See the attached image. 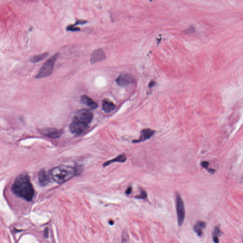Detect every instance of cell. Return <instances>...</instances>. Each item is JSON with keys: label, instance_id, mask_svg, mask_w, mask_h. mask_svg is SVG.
Here are the masks:
<instances>
[{"label": "cell", "instance_id": "obj_1", "mask_svg": "<svg viewBox=\"0 0 243 243\" xmlns=\"http://www.w3.org/2000/svg\"><path fill=\"white\" fill-rule=\"evenodd\" d=\"M12 190L17 196L29 201L34 197V189L26 174H21L17 177L13 184Z\"/></svg>", "mask_w": 243, "mask_h": 243}, {"label": "cell", "instance_id": "obj_2", "mask_svg": "<svg viewBox=\"0 0 243 243\" xmlns=\"http://www.w3.org/2000/svg\"><path fill=\"white\" fill-rule=\"evenodd\" d=\"M76 171L73 168L66 165H60L53 169L50 175L56 182L62 184L71 179L75 175Z\"/></svg>", "mask_w": 243, "mask_h": 243}, {"label": "cell", "instance_id": "obj_3", "mask_svg": "<svg viewBox=\"0 0 243 243\" xmlns=\"http://www.w3.org/2000/svg\"><path fill=\"white\" fill-rule=\"evenodd\" d=\"M59 54L57 53L54 55L53 56L46 61L38 71L37 75L36 76L37 78H42L48 77L51 75L53 70L54 65L56 60L59 57Z\"/></svg>", "mask_w": 243, "mask_h": 243}, {"label": "cell", "instance_id": "obj_4", "mask_svg": "<svg viewBox=\"0 0 243 243\" xmlns=\"http://www.w3.org/2000/svg\"><path fill=\"white\" fill-rule=\"evenodd\" d=\"M176 207L178 224L179 227H181L185 218V209L183 201L178 192L176 193Z\"/></svg>", "mask_w": 243, "mask_h": 243}, {"label": "cell", "instance_id": "obj_5", "mask_svg": "<svg viewBox=\"0 0 243 243\" xmlns=\"http://www.w3.org/2000/svg\"><path fill=\"white\" fill-rule=\"evenodd\" d=\"M89 126L88 124L77 119L75 117L73 121L69 125V130L71 132L75 135H81L88 130Z\"/></svg>", "mask_w": 243, "mask_h": 243}, {"label": "cell", "instance_id": "obj_6", "mask_svg": "<svg viewBox=\"0 0 243 243\" xmlns=\"http://www.w3.org/2000/svg\"><path fill=\"white\" fill-rule=\"evenodd\" d=\"M93 114L92 112L88 109H83L78 111L75 118L80 121L86 124L90 123L93 118Z\"/></svg>", "mask_w": 243, "mask_h": 243}, {"label": "cell", "instance_id": "obj_7", "mask_svg": "<svg viewBox=\"0 0 243 243\" xmlns=\"http://www.w3.org/2000/svg\"><path fill=\"white\" fill-rule=\"evenodd\" d=\"M115 81L120 86H126L133 83L134 79L131 75L125 74L119 75Z\"/></svg>", "mask_w": 243, "mask_h": 243}, {"label": "cell", "instance_id": "obj_8", "mask_svg": "<svg viewBox=\"0 0 243 243\" xmlns=\"http://www.w3.org/2000/svg\"><path fill=\"white\" fill-rule=\"evenodd\" d=\"M106 58V54L102 49H98L92 53L91 55L90 62L92 64L100 62Z\"/></svg>", "mask_w": 243, "mask_h": 243}, {"label": "cell", "instance_id": "obj_9", "mask_svg": "<svg viewBox=\"0 0 243 243\" xmlns=\"http://www.w3.org/2000/svg\"><path fill=\"white\" fill-rule=\"evenodd\" d=\"M155 131L149 128L143 129L141 131V136L138 140L132 141L133 143H139L148 140L154 136Z\"/></svg>", "mask_w": 243, "mask_h": 243}, {"label": "cell", "instance_id": "obj_10", "mask_svg": "<svg viewBox=\"0 0 243 243\" xmlns=\"http://www.w3.org/2000/svg\"><path fill=\"white\" fill-rule=\"evenodd\" d=\"M43 133L46 136L51 138H57L62 134V131L54 128H48L42 131Z\"/></svg>", "mask_w": 243, "mask_h": 243}, {"label": "cell", "instance_id": "obj_11", "mask_svg": "<svg viewBox=\"0 0 243 243\" xmlns=\"http://www.w3.org/2000/svg\"><path fill=\"white\" fill-rule=\"evenodd\" d=\"M38 181L39 184L42 186H45L49 183L50 178L46 171L44 170L40 171L38 175Z\"/></svg>", "mask_w": 243, "mask_h": 243}, {"label": "cell", "instance_id": "obj_12", "mask_svg": "<svg viewBox=\"0 0 243 243\" xmlns=\"http://www.w3.org/2000/svg\"><path fill=\"white\" fill-rule=\"evenodd\" d=\"M81 101L84 104L87 105L91 109H96L97 107V103L94 102L90 97L86 95H83L81 96Z\"/></svg>", "mask_w": 243, "mask_h": 243}, {"label": "cell", "instance_id": "obj_13", "mask_svg": "<svg viewBox=\"0 0 243 243\" xmlns=\"http://www.w3.org/2000/svg\"><path fill=\"white\" fill-rule=\"evenodd\" d=\"M126 161H127V157L126 156V155L124 154H121L119 155L118 157H115L114 159L108 161L104 163V164H103V166H108L110 164L115 162L124 163Z\"/></svg>", "mask_w": 243, "mask_h": 243}, {"label": "cell", "instance_id": "obj_14", "mask_svg": "<svg viewBox=\"0 0 243 243\" xmlns=\"http://www.w3.org/2000/svg\"><path fill=\"white\" fill-rule=\"evenodd\" d=\"M206 224L205 222L201 221H198L194 225L193 227L194 231L197 234L198 236H201L202 235L203 230L206 227Z\"/></svg>", "mask_w": 243, "mask_h": 243}, {"label": "cell", "instance_id": "obj_15", "mask_svg": "<svg viewBox=\"0 0 243 243\" xmlns=\"http://www.w3.org/2000/svg\"><path fill=\"white\" fill-rule=\"evenodd\" d=\"M102 108L106 113H110L115 109V106L112 102L104 100L103 103Z\"/></svg>", "mask_w": 243, "mask_h": 243}, {"label": "cell", "instance_id": "obj_16", "mask_svg": "<svg viewBox=\"0 0 243 243\" xmlns=\"http://www.w3.org/2000/svg\"><path fill=\"white\" fill-rule=\"evenodd\" d=\"M48 54L47 53H44L42 54L34 56L31 57L30 59V61L33 63L40 62L42 60L45 58H47L48 57Z\"/></svg>", "mask_w": 243, "mask_h": 243}, {"label": "cell", "instance_id": "obj_17", "mask_svg": "<svg viewBox=\"0 0 243 243\" xmlns=\"http://www.w3.org/2000/svg\"><path fill=\"white\" fill-rule=\"evenodd\" d=\"M222 232L221 231L219 228L218 227H215L213 233V239L214 242H215V243H219V241L218 237L221 236V235H222Z\"/></svg>", "mask_w": 243, "mask_h": 243}, {"label": "cell", "instance_id": "obj_18", "mask_svg": "<svg viewBox=\"0 0 243 243\" xmlns=\"http://www.w3.org/2000/svg\"><path fill=\"white\" fill-rule=\"evenodd\" d=\"M129 241V237L127 232H123L122 236V243H128Z\"/></svg>", "mask_w": 243, "mask_h": 243}, {"label": "cell", "instance_id": "obj_19", "mask_svg": "<svg viewBox=\"0 0 243 243\" xmlns=\"http://www.w3.org/2000/svg\"><path fill=\"white\" fill-rule=\"evenodd\" d=\"M201 165L204 168H205L208 170L209 172L211 173H214L215 172V171L213 169H209V163L208 162V161H203L201 163Z\"/></svg>", "mask_w": 243, "mask_h": 243}, {"label": "cell", "instance_id": "obj_20", "mask_svg": "<svg viewBox=\"0 0 243 243\" xmlns=\"http://www.w3.org/2000/svg\"><path fill=\"white\" fill-rule=\"evenodd\" d=\"M147 192L144 190H142L141 191L140 195H137L135 197V198H138V199H145L147 198Z\"/></svg>", "mask_w": 243, "mask_h": 243}, {"label": "cell", "instance_id": "obj_21", "mask_svg": "<svg viewBox=\"0 0 243 243\" xmlns=\"http://www.w3.org/2000/svg\"><path fill=\"white\" fill-rule=\"evenodd\" d=\"M132 186H129V187H128L126 190L125 191V194H127V195H130L131 193H132Z\"/></svg>", "mask_w": 243, "mask_h": 243}, {"label": "cell", "instance_id": "obj_22", "mask_svg": "<svg viewBox=\"0 0 243 243\" xmlns=\"http://www.w3.org/2000/svg\"><path fill=\"white\" fill-rule=\"evenodd\" d=\"M186 32L187 33H191L192 32H194V28L193 27H191V28H189V29H187V30H186Z\"/></svg>", "mask_w": 243, "mask_h": 243}, {"label": "cell", "instance_id": "obj_23", "mask_svg": "<svg viewBox=\"0 0 243 243\" xmlns=\"http://www.w3.org/2000/svg\"><path fill=\"white\" fill-rule=\"evenodd\" d=\"M154 82H151L150 84V86L151 87V86H154Z\"/></svg>", "mask_w": 243, "mask_h": 243}, {"label": "cell", "instance_id": "obj_24", "mask_svg": "<svg viewBox=\"0 0 243 243\" xmlns=\"http://www.w3.org/2000/svg\"><path fill=\"white\" fill-rule=\"evenodd\" d=\"M114 223V221H110L109 222V223L110 224V225H113Z\"/></svg>", "mask_w": 243, "mask_h": 243}]
</instances>
